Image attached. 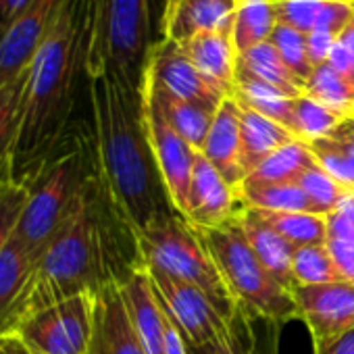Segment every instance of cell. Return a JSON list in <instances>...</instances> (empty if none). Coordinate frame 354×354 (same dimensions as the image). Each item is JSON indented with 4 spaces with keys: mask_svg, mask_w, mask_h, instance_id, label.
Returning <instances> with one entry per match:
<instances>
[{
    "mask_svg": "<svg viewBox=\"0 0 354 354\" xmlns=\"http://www.w3.org/2000/svg\"><path fill=\"white\" fill-rule=\"evenodd\" d=\"M96 173L121 221L136 236L173 209L146 136L140 90L109 73L88 77Z\"/></svg>",
    "mask_w": 354,
    "mask_h": 354,
    "instance_id": "cell-1",
    "label": "cell"
},
{
    "mask_svg": "<svg viewBox=\"0 0 354 354\" xmlns=\"http://www.w3.org/2000/svg\"><path fill=\"white\" fill-rule=\"evenodd\" d=\"M82 73L86 75V0H65L28 69L13 182L28 184L63 146Z\"/></svg>",
    "mask_w": 354,
    "mask_h": 354,
    "instance_id": "cell-2",
    "label": "cell"
},
{
    "mask_svg": "<svg viewBox=\"0 0 354 354\" xmlns=\"http://www.w3.org/2000/svg\"><path fill=\"white\" fill-rule=\"evenodd\" d=\"M115 213L98 173H90L77 205L61 230L36 261V271L28 290L24 319L63 298L98 292L111 281H121L125 273L117 269L111 219ZM21 319V321H24Z\"/></svg>",
    "mask_w": 354,
    "mask_h": 354,
    "instance_id": "cell-3",
    "label": "cell"
},
{
    "mask_svg": "<svg viewBox=\"0 0 354 354\" xmlns=\"http://www.w3.org/2000/svg\"><path fill=\"white\" fill-rule=\"evenodd\" d=\"M150 42V0H86V77L109 73L140 90Z\"/></svg>",
    "mask_w": 354,
    "mask_h": 354,
    "instance_id": "cell-4",
    "label": "cell"
},
{
    "mask_svg": "<svg viewBox=\"0 0 354 354\" xmlns=\"http://www.w3.org/2000/svg\"><path fill=\"white\" fill-rule=\"evenodd\" d=\"M138 263L205 292L221 315L236 323L238 308L201 234L173 209L160 211L133 236Z\"/></svg>",
    "mask_w": 354,
    "mask_h": 354,
    "instance_id": "cell-5",
    "label": "cell"
},
{
    "mask_svg": "<svg viewBox=\"0 0 354 354\" xmlns=\"http://www.w3.org/2000/svg\"><path fill=\"white\" fill-rule=\"evenodd\" d=\"M196 232L219 269V275L238 308V317L263 319L269 323H288L298 319L292 292L263 267L236 219L221 227Z\"/></svg>",
    "mask_w": 354,
    "mask_h": 354,
    "instance_id": "cell-6",
    "label": "cell"
},
{
    "mask_svg": "<svg viewBox=\"0 0 354 354\" xmlns=\"http://www.w3.org/2000/svg\"><path fill=\"white\" fill-rule=\"evenodd\" d=\"M86 160L88 146H84L82 140H75L67 148L61 146L26 184L28 198L13 240L19 242L34 261L40 259L46 244L77 205L88 175L92 173L88 171Z\"/></svg>",
    "mask_w": 354,
    "mask_h": 354,
    "instance_id": "cell-7",
    "label": "cell"
},
{
    "mask_svg": "<svg viewBox=\"0 0 354 354\" xmlns=\"http://www.w3.org/2000/svg\"><path fill=\"white\" fill-rule=\"evenodd\" d=\"M96 294L82 292L28 315L15 333L34 354H90Z\"/></svg>",
    "mask_w": 354,
    "mask_h": 354,
    "instance_id": "cell-8",
    "label": "cell"
},
{
    "mask_svg": "<svg viewBox=\"0 0 354 354\" xmlns=\"http://www.w3.org/2000/svg\"><path fill=\"white\" fill-rule=\"evenodd\" d=\"M142 269L150 281L156 302L160 304L167 319L180 329L186 346H205L234 331L236 323H230L205 292L156 269Z\"/></svg>",
    "mask_w": 354,
    "mask_h": 354,
    "instance_id": "cell-9",
    "label": "cell"
},
{
    "mask_svg": "<svg viewBox=\"0 0 354 354\" xmlns=\"http://www.w3.org/2000/svg\"><path fill=\"white\" fill-rule=\"evenodd\" d=\"M140 98H142V117H144L146 136L154 154V162L160 175L162 188L167 192V198L173 211L186 217L192 169H194V158L198 150H194L167 123L160 109L150 96L140 92Z\"/></svg>",
    "mask_w": 354,
    "mask_h": 354,
    "instance_id": "cell-10",
    "label": "cell"
},
{
    "mask_svg": "<svg viewBox=\"0 0 354 354\" xmlns=\"http://www.w3.org/2000/svg\"><path fill=\"white\" fill-rule=\"evenodd\" d=\"M142 82H148L173 98L205 104L211 109H219V104L227 98L201 75L180 44L167 40L152 44L144 65Z\"/></svg>",
    "mask_w": 354,
    "mask_h": 354,
    "instance_id": "cell-11",
    "label": "cell"
},
{
    "mask_svg": "<svg viewBox=\"0 0 354 354\" xmlns=\"http://www.w3.org/2000/svg\"><path fill=\"white\" fill-rule=\"evenodd\" d=\"M63 5L65 0H34L28 11L0 38V88L28 73Z\"/></svg>",
    "mask_w": 354,
    "mask_h": 354,
    "instance_id": "cell-12",
    "label": "cell"
},
{
    "mask_svg": "<svg viewBox=\"0 0 354 354\" xmlns=\"http://www.w3.org/2000/svg\"><path fill=\"white\" fill-rule=\"evenodd\" d=\"M292 296L298 319L308 327L313 342L331 339L354 329V283L296 286Z\"/></svg>",
    "mask_w": 354,
    "mask_h": 354,
    "instance_id": "cell-13",
    "label": "cell"
},
{
    "mask_svg": "<svg viewBox=\"0 0 354 354\" xmlns=\"http://www.w3.org/2000/svg\"><path fill=\"white\" fill-rule=\"evenodd\" d=\"M238 209L236 188L223 180L203 152H196L184 219L196 230H213L234 221Z\"/></svg>",
    "mask_w": 354,
    "mask_h": 354,
    "instance_id": "cell-14",
    "label": "cell"
},
{
    "mask_svg": "<svg viewBox=\"0 0 354 354\" xmlns=\"http://www.w3.org/2000/svg\"><path fill=\"white\" fill-rule=\"evenodd\" d=\"M240 0H167L160 17V40L186 44L198 34L232 30Z\"/></svg>",
    "mask_w": 354,
    "mask_h": 354,
    "instance_id": "cell-15",
    "label": "cell"
},
{
    "mask_svg": "<svg viewBox=\"0 0 354 354\" xmlns=\"http://www.w3.org/2000/svg\"><path fill=\"white\" fill-rule=\"evenodd\" d=\"M90 354H146L133 331L119 281H111L96 292Z\"/></svg>",
    "mask_w": 354,
    "mask_h": 354,
    "instance_id": "cell-16",
    "label": "cell"
},
{
    "mask_svg": "<svg viewBox=\"0 0 354 354\" xmlns=\"http://www.w3.org/2000/svg\"><path fill=\"white\" fill-rule=\"evenodd\" d=\"M240 150H242V106L232 94L219 104L201 152L209 158V162L221 173V177L232 188H238L244 182Z\"/></svg>",
    "mask_w": 354,
    "mask_h": 354,
    "instance_id": "cell-17",
    "label": "cell"
},
{
    "mask_svg": "<svg viewBox=\"0 0 354 354\" xmlns=\"http://www.w3.org/2000/svg\"><path fill=\"white\" fill-rule=\"evenodd\" d=\"M34 271L36 261L11 238L0 252V333H15L19 327Z\"/></svg>",
    "mask_w": 354,
    "mask_h": 354,
    "instance_id": "cell-18",
    "label": "cell"
},
{
    "mask_svg": "<svg viewBox=\"0 0 354 354\" xmlns=\"http://www.w3.org/2000/svg\"><path fill=\"white\" fill-rule=\"evenodd\" d=\"M236 221L246 238V242L250 244L252 252L257 254V259L263 263V267L286 288V290H294L296 281H294V273H292V261H294V246L290 242H286L265 219L257 209L244 207L240 205L238 213H236Z\"/></svg>",
    "mask_w": 354,
    "mask_h": 354,
    "instance_id": "cell-19",
    "label": "cell"
},
{
    "mask_svg": "<svg viewBox=\"0 0 354 354\" xmlns=\"http://www.w3.org/2000/svg\"><path fill=\"white\" fill-rule=\"evenodd\" d=\"M182 48L211 86H215L225 96L234 94L238 53L234 48L232 30L198 34L186 44H182Z\"/></svg>",
    "mask_w": 354,
    "mask_h": 354,
    "instance_id": "cell-20",
    "label": "cell"
},
{
    "mask_svg": "<svg viewBox=\"0 0 354 354\" xmlns=\"http://www.w3.org/2000/svg\"><path fill=\"white\" fill-rule=\"evenodd\" d=\"M277 21L302 34L329 32L339 36L354 19L352 0H275Z\"/></svg>",
    "mask_w": 354,
    "mask_h": 354,
    "instance_id": "cell-21",
    "label": "cell"
},
{
    "mask_svg": "<svg viewBox=\"0 0 354 354\" xmlns=\"http://www.w3.org/2000/svg\"><path fill=\"white\" fill-rule=\"evenodd\" d=\"M140 92L150 96L156 102V106L160 109V113L167 119V123L177 133H180L194 150H198V152L203 150L217 109H211V106H205V104H196V102H186V100H180V98H173V96L156 90L148 82H142Z\"/></svg>",
    "mask_w": 354,
    "mask_h": 354,
    "instance_id": "cell-22",
    "label": "cell"
},
{
    "mask_svg": "<svg viewBox=\"0 0 354 354\" xmlns=\"http://www.w3.org/2000/svg\"><path fill=\"white\" fill-rule=\"evenodd\" d=\"M242 106V104H240ZM298 140L288 127L279 125L277 121L242 106V150H240V165L244 180L250 175L265 158H269L275 150Z\"/></svg>",
    "mask_w": 354,
    "mask_h": 354,
    "instance_id": "cell-23",
    "label": "cell"
},
{
    "mask_svg": "<svg viewBox=\"0 0 354 354\" xmlns=\"http://www.w3.org/2000/svg\"><path fill=\"white\" fill-rule=\"evenodd\" d=\"M236 77H248L290 98H298L304 94V84L290 71V67L283 63L271 42L259 44L248 53L240 55Z\"/></svg>",
    "mask_w": 354,
    "mask_h": 354,
    "instance_id": "cell-24",
    "label": "cell"
},
{
    "mask_svg": "<svg viewBox=\"0 0 354 354\" xmlns=\"http://www.w3.org/2000/svg\"><path fill=\"white\" fill-rule=\"evenodd\" d=\"M317 165V158L310 146L302 140H292L290 144L275 150L265 158L240 186H277V184H296L298 177Z\"/></svg>",
    "mask_w": 354,
    "mask_h": 354,
    "instance_id": "cell-25",
    "label": "cell"
},
{
    "mask_svg": "<svg viewBox=\"0 0 354 354\" xmlns=\"http://www.w3.org/2000/svg\"><path fill=\"white\" fill-rule=\"evenodd\" d=\"M277 24L275 0H240L232 24V40L238 57L269 42Z\"/></svg>",
    "mask_w": 354,
    "mask_h": 354,
    "instance_id": "cell-26",
    "label": "cell"
},
{
    "mask_svg": "<svg viewBox=\"0 0 354 354\" xmlns=\"http://www.w3.org/2000/svg\"><path fill=\"white\" fill-rule=\"evenodd\" d=\"M28 73L0 88V186L13 182V152L17 144Z\"/></svg>",
    "mask_w": 354,
    "mask_h": 354,
    "instance_id": "cell-27",
    "label": "cell"
},
{
    "mask_svg": "<svg viewBox=\"0 0 354 354\" xmlns=\"http://www.w3.org/2000/svg\"><path fill=\"white\" fill-rule=\"evenodd\" d=\"M325 246L344 281L354 283V192L327 215Z\"/></svg>",
    "mask_w": 354,
    "mask_h": 354,
    "instance_id": "cell-28",
    "label": "cell"
},
{
    "mask_svg": "<svg viewBox=\"0 0 354 354\" xmlns=\"http://www.w3.org/2000/svg\"><path fill=\"white\" fill-rule=\"evenodd\" d=\"M304 94L339 115L344 121H354V86L327 63L313 69L304 84Z\"/></svg>",
    "mask_w": 354,
    "mask_h": 354,
    "instance_id": "cell-29",
    "label": "cell"
},
{
    "mask_svg": "<svg viewBox=\"0 0 354 354\" xmlns=\"http://www.w3.org/2000/svg\"><path fill=\"white\" fill-rule=\"evenodd\" d=\"M238 203L257 211L269 213H315L310 201L298 184L277 186H238ZM319 215V213H317Z\"/></svg>",
    "mask_w": 354,
    "mask_h": 354,
    "instance_id": "cell-30",
    "label": "cell"
},
{
    "mask_svg": "<svg viewBox=\"0 0 354 354\" xmlns=\"http://www.w3.org/2000/svg\"><path fill=\"white\" fill-rule=\"evenodd\" d=\"M234 96L242 106L252 109V111L277 121L279 125L288 127L290 131L294 129V102H296V98H290V96H286V94L269 88V86H263L259 82H252L248 77H236Z\"/></svg>",
    "mask_w": 354,
    "mask_h": 354,
    "instance_id": "cell-31",
    "label": "cell"
},
{
    "mask_svg": "<svg viewBox=\"0 0 354 354\" xmlns=\"http://www.w3.org/2000/svg\"><path fill=\"white\" fill-rule=\"evenodd\" d=\"M259 213L294 248L325 244V240H327V215H317V213H269V211H259Z\"/></svg>",
    "mask_w": 354,
    "mask_h": 354,
    "instance_id": "cell-32",
    "label": "cell"
},
{
    "mask_svg": "<svg viewBox=\"0 0 354 354\" xmlns=\"http://www.w3.org/2000/svg\"><path fill=\"white\" fill-rule=\"evenodd\" d=\"M344 123L348 121H344L339 115L319 104L317 100L308 98L306 94L298 96L294 102V129L292 131L298 140L306 144L331 138Z\"/></svg>",
    "mask_w": 354,
    "mask_h": 354,
    "instance_id": "cell-33",
    "label": "cell"
},
{
    "mask_svg": "<svg viewBox=\"0 0 354 354\" xmlns=\"http://www.w3.org/2000/svg\"><path fill=\"white\" fill-rule=\"evenodd\" d=\"M292 273L296 286H321V283L344 281L325 244L296 248L292 261Z\"/></svg>",
    "mask_w": 354,
    "mask_h": 354,
    "instance_id": "cell-34",
    "label": "cell"
},
{
    "mask_svg": "<svg viewBox=\"0 0 354 354\" xmlns=\"http://www.w3.org/2000/svg\"><path fill=\"white\" fill-rule=\"evenodd\" d=\"M300 190L306 194V198L310 201L315 213L319 215H329L333 213L342 203L344 198L350 194L346 188H342L333 177L317 162L313 165L310 169H306L300 177L298 182Z\"/></svg>",
    "mask_w": 354,
    "mask_h": 354,
    "instance_id": "cell-35",
    "label": "cell"
},
{
    "mask_svg": "<svg viewBox=\"0 0 354 354\" xmlns=\"http://www.w3.org/2000/svg\"><path fill=\"white\" fill-rule=\"evenodd\" d=\"M269 42L275 46V50L279 53L283 63L290 67V71L302 84H306V80L313 73V65L308 61V50H306V34H302L290 26L277 24Z\"/></svg>",
    "mask_w": 354,
    "mask_h": 354,
    "instance_id": "cell-36",
    "label": "cell"
},
{
    "mask_svg": "<svg viewBox=\"0 0 354 354\" xmlns=\"http://www.w3.org/2000/svg\"><path fill=\"white\" fill-rule=\"evenodd\" d=\"M28 198V186L26 184H5L0 186V252L11 242L17 221L21 217L24 205Z\"/></svg>",
    "mask_w": 354,
    "mask_h": 354,
    "instance_id": "cell-37",
    "label": "cell"
},
{
    "mask_svg": "<svg viewBox=\"0 0 354 354\" xmlns=\"http://www.w3.org/2000/svg\"><path fill=\"white\" fill-rule=\"evenodd\" d=\"M339 36L335 34H329V32H313V34H306V50H308V61L315 67H321L327 63L335 42H337Z\"/></svg>",
    "mask_w": 354,
    "mask_h": 354,
    "instance_id": "cell-38",
    "label": "cell"
},
{
    "mask_svg": "<svg viewBox=\"0 0 354 354\" xmlns=\"http://www.w3.org/2000/svg\"><path fill=\"white\" fill-rule=\"evenodd\" d=\"M34 0H0V38L28 11Z\"/></svg>",
    "mask_w": 354,
    "mask_h": 354,
    "instance_id": "cell-39",
    "label": "cell"
},
{
    "mask_svg": "<svg viewBox=\"0 0 354 354\" xmlns=\"http://www.w3.org/2000/svg\"><path fill=\"white\" fill-rule=\"evenodd\" d=\"M315 354H354V329L323 342H313Z\"/></svg>",
    "mask_w": 354,
    "mask_h": 354,
    "instance_id": "cell-40",
    "label": "cell"
},
{
    "mask_svg": "<svg viewBox=\"0 0 354 354\" xmlns=\"http://www.w3.org/2000/svg\"><path fill=\"white\" fill-rule=\"evenodd\" d=\"M188 354H238V344H236V327L230 335L217 339V342H211V344H205V346H196V348H190L188 346Z\"/></svg>",
    "mask_w": 354,
    "mask_h": 354,
    "instance_id": "cell-41",
    "label": "cell"
},
{
    "mask_svg": "<svg viewBox=\"0 0 354 354\" xmlns=\"http://www.w3.org/2000/svg\"><path fill=\"white\" fill-rule=\"evenodd\" d=\"M339 44L346 50L348 57V71H346V80L354 86V19L350 21V26L339 34Z\"/></svg>",
    "mask_w": 354,
    "mask_h": 354,
    "instance_id": "cell-42",
    "label": "cell"
},
{
    "mask_svg": "<svg viewBox=\"0 0 354 354\" xmlns=\"http://www.w3.org/2000/svg\"><path fill=\"white\" fill-rule=\"evenodd\" d=\"M0 354H34L17 333H0Z\"/></svg>",
    "mask_w": 354,
    "mask_h": 354,
    "instance_id": "cell-43",
    "label": "cell"
},
{
    "mask_svg": "<svg viewBox=\"0 0 354 354\" xmlns=\"http://www.w3.org/2000/svg\"><path fill=\"white\" fill-rule=\"evenodd\" d=\"M335 133H339V136H344V138H348V140H352V142H354V121L344 123Z\"/></svg>",
    "mask_w": 354,
    "mask_h": 354,
    "instance_id": "cell-44",
    "label": "cell"
},
{
    "mask_svg": "<svg viewBox=\"0 0 354 354\" xmlns=\"http://www.w3.org/2000/svg\"><path fill=\"white\" fill-rule=\"evenodd\" d=\"M352 3H354V0H352Z\"/></svg>",
    "mask_w": 354,
    "mask_h": 354,
    "instance_id": "cell-45",
    "label": "cell"
}]
</instances>
